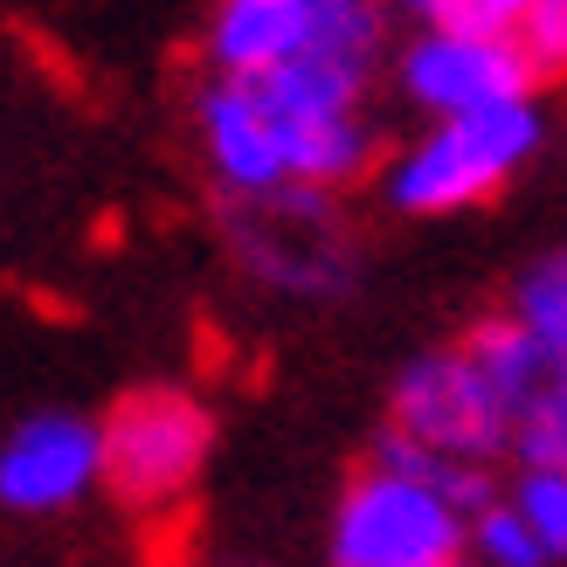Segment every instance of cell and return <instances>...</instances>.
Listing matches in <instances>:
<instances>
[{
	"mask_svg": "<svg viewBox=\"0 0 567 567\" xmlns=\"http://www.w3.org/2000/svg\"><path fill=\"white\" fill-rule=\"evenodd\" d=\"M540 146H547V118L533 97L464 111V118H430L388 159L381 194L394 215H415V221L464 215V208H485L492 194L513 187L540 159Z\"/></svg>",
	"mask_w": 567,
	"mask_h": 567,
	"instance_id": "1",
	"label": "cell"
},
{
	"mask_svg": "<svg viewBox=\"0 0 567 567\" xmlns=\"http://www.w3.org/2000/svg\"><path fill=\"white\" fill-rule=\"evenodd\" d=\"M471 554V513L436 477L374 464L332 505V567H450Z\"/></svg>",
	"mask_w": 567,
	"mask_h": 567,
	"instance_id": "2",
	"label": "cell"
},
{
	"mask_svg": "<svg viewBox=\"0 0 567 567\" xmlns=\"http://www.w3.org/2000/svg\"><path fill=\"white\" fill-rule=\"evenodd\" d=\"M215 450V415L187 388H132L104 415V492L132 513H159L194 492Z\"/></svg>",
	"mask_w": 567,
	"mask_h": 567,
	"instance_id": "3",
	"label": "cell"
},
{
	"mask_svg": "<svg viewBox=\"0 0 567 567\" xmlns=\"http://www.w3.org/2000/svg\"><path fill=\"white\" fill-rule=\"evenodd\" d=\"M388 430L443 450L464 464H498L513 450V402L464 347L415 353L388 388Z\"/></svg>",
	"mask_w": 567,
	"mask_h": 567,
	"instance_id": "4",
	"label": "cell"
},
{
	"mask_svg": "<svg viewBox=\"0 0 567 567\" xmlns=\"http://www.w3.org/2000/svg\"><path fill=\"white\" fill-rule=\"evenodd\" d=\"M339 194L326 187H291L264 208H236L229 221V257L249 284L284 298H339L353 284V249L332 215Z\"/></svg>",
	"mask_w": 567,
	"mask_h": 567,
	"instance_id": "5",
	"label": "cell"
},
{
	"mask_svg": "<svg viewBox=\"0 0 567 567\" xmlns=\"http://www.w3.org/2000/svg\"><path fill=\"white\" fill-rule=\"evenodd\" d=\"M194 132H202L208 181L229 194V208H264L298 187L291 118L270 104L264 83L202 76V91H194Z\"/></svg>",
	"mask_w": 567,
	"mask_h": 567,
	"instance_id": "6",
	"label": "cell"
},
{
	"mask_svg": "<svg viewBox=\"0 0 567 567\" xmlns=\"http://www.w3.org/2000/svg\"><path fill=\"white\" fill-rule=\"evenodd\" d=\"M394 83L422 118H464V111H492L533 97V63L513 35H477V28H443L422 21V35L394 55Z\"/></svg>",
	"mask_w": 567,
	"mask_h": 567,
	"instance_id": "7",
	"label": "cell"
},
{
	"mask_svg": "<svg viewBox=\"0 0 567 567\" xmlns=\"http://www.w3.org/2000/svg\"><path fill=\"white\" fill-rule=\"evenodd\" d=\"M104 485V422L35 409L0 436V505L21 519L70 513Z\"/></svg>",
	"mask_w": 567,
	"mask_h": 567,
	"instance_id": "8",
	"label": "cell"
},
{
	"mask_svg": "<svg viewBox=\"0 0 567 567\" xmlns=\"http://www.w3.org/2000/svg\"><path fill=\"white\" fill-rule=\"evenodd\" d=\"M311 49V0H215L202 28L208 76L257 83Z\"/></svg>",
	"mask_w": 567,
	"mask_h": 567,
	"instance_id": "9",
	"label": "cell"
},
{
	"mask_svg": "<svg viewBox=\"0 0 567 567\" xmlns=\"http://www.w3.org/2000/svg\"><path fill=\"white\" fill-rule=\"evenodd\" d=\"M457 347H464V353H471V360H477V367H485V374L498 381V394L513 402V415H519L526 394L554 374L547 347L526 332V319H513V311H492V319H477V326L457 339Z\"/></svg>",
	"mask_w": 567,
	"mask_h": 567,
	"instance_id": "10",
	"label": "cell"
},
{
	"mask_svg": "<svg viewBox=\"0 0 567 567\" xmlns=\"http://www.w3.org/2000/svg\"><path fill=\"white\" fill-rule=\"evenodd\" d=\"M513 319H526V332L547 347L554 367H567V249H547V257H533L513 284Z\"/></svg>",
	"mask_w": 567,
	"mask_h": 567,
	"instance_id": "11",
	"label": "cell"
},
{
	"mask_svg": "<svg viewBox=\"0 0 567 567\" xmlns=\"http://www.w3.org/2000/svg\"><path fill=\"white\" fill-rule=\"evenodd\" d=\"M513 464H560L567 471V367L540 381L513 415Z\"/></svg>",
	"mask_w": 567,
	"mask_h": 567,
	"instance_id": "12",
	"label": "cell"
},
{
	"mask_svg": "<svg viewBox=\"0 0 567 567\" xmlns=\"http://www.w3.org/2000/svg\"><path fill=\"white\" fill-rule=\"evenodd\" d=\"M464 560H477V567H554L547 547H540V533L519 519V505L505 492L471 513V554Z\"/></svg>",
	"mask_w": 567,
	"mask_h": 567,
	"instance_id": "13",
	"label": "cell"
},
{
	"mask_svg": "<svg viewBox=\"0 0 567 567\" xmlns=\"http://www.w3.org/2000/svg\"><path fill=\"white\" fill-rule=\"evenodd\" d=\"M505 498L519 505V519L540 533V547L554 567H567V471L560 464H519Z\"/></svg>",
	"mask_w": 567,
	"mask_h": 567,
	"instance_id": "14",
	"label": "cell"
},
{
	"mask_svg": "<svg viewBox=\"0 0 567 567\" xmlns=\"http://www.w3.org/2000/svg\"><path fill=\"white\" fill-rule=\"evenodd\" d=\"M513 42L526 49V63H533L540 83L567 76V0H533L519 14V28H513Z\"/></svg>",
	"mask_w": 567,
	"mask_h": 567,
	"instance_id": "15",
	"label": "cell"
},
{
	"mask_svg": "<svg viewBox=\"0 0 567 567\" xmlns=\"http://www.w3.org/2000/svg\"><path fill=\"white\" fill-rule=\"evenodd\" d=\"M409 14L443 21V28H477V35H513L533 0H402Z\"/></svg>",
	"mask_w": 567,
	"mask_h": 567,
	"instance_id": "16",
	"label": "cell"
},
{
	"mask_svg": "<svg viewBox=\"0 0 567 567\" xmlns=\"http://www.w3.org/2000/svg\"><path fill=\"white\" fill-rule=\"evenodd\" d=\"M450 567H477V560H450Z\"/></svg>",
	"mask_w": 567,
	"mask_h": 567,
	"instance_id": "17",
	"label": "cell"
}]
</instances>
